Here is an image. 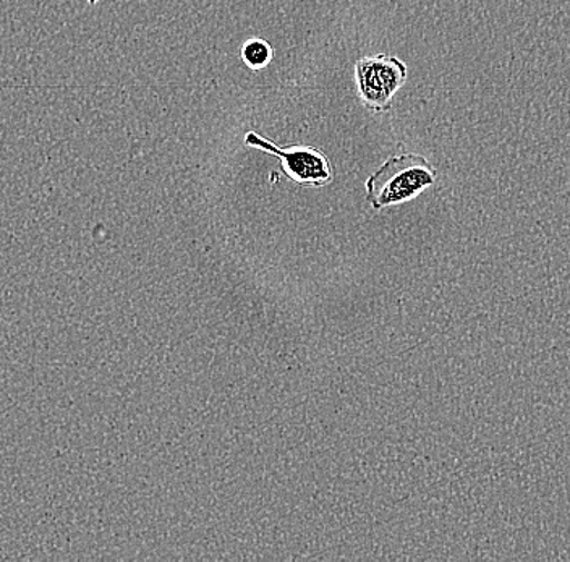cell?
I'll return each mask as SVG.
<instances>
[{
  "label": "cell",
  "instance_id": "1",
  "mask_svg": "<svg viewBox=\"0 0 570 562\" xmlns=\"http://www.w3.org/2000/svg\"><path fill=\"white\" fill-rule=\"evenodd\" d=\"M438 181V170L425 156L402 152L392 156L366 180V200L374 211L419 198Z\"/></svg>",
  "mask_w": 570,
  "mask_h": 562
},
{
  "label": "cell",
  "instance_id": "2",
  "mask_svg": "<svg viewBox=\"0 0 570 562\" xmlns=\"http://www.w3.org/2000/svg\"><path fill=\"white\" fill-rule=\"evenodd\" d=\"M407 63L399 57L366 56L355 62L356 95L372 112L391 110L394 96L407 83Z\"/></svg>",
  "mask_w": 570,
  "mask_h": 562
},
{
  "label": "cell",
  "instance_id": "3",
  "mask_svg": "<svg viewBox=\"0 0 570 562\" xmlns=\"http://www.w3.org/2000/svg\"><path fill=\"white\" fill-rule=\"evenodd\" d=\"M245 145L279 159L284 176L302 187H326L334 179L330 159L315 146H277L256 131H248Z\"/></svg>",
  "mask_w": 570,
  "mask_h": 562
},
{
  "label": "cell",
  "instance_id": "4",
  "mask_svg": "<svg viewBox=\"0 0 570 562\" xmlns=\"http://www.w3.org/2000/svg\"><path fill=\"white\" fill-rule=\"evenodd\" d=\"M240 55L249 70L259 72L273 62L274 49L266 39L252 38L242 46Z\"/></svg>",
  "mask_w": 570,
  "mask_h": 562
},
{
  "label": "cell",
  "instance_id": "5",
  "mask_svg": "<svg viewBox=\"0 0 570 562\" xmlns=\"http://www.w3.org/2000/svg\"><path fill=\"white\" fill-rule=\"evenodd\" d=\"M99 0H88L89 6H96Z\"/></svg>",
  "mask_w": 570,
  "mask_h": 562
}]
</instances>
